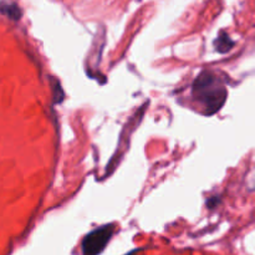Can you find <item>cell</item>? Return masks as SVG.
Segmentation results:
<instances>
[{
	"mask_svg": "<svg viewBox=\"0 0 255 255\" xmlns=\"http://www.w3.org/2000/svg\"><path fill=\"white\" fill-rule=\"evenodd\" d=\"M233 45H234V42L232 41L231 37H229L226 32H222V34L219 35L218 39L216 40V46H217V50H218L219 52L229 51Z\"/></svg>",
	"mask_w": 255,
	"mask_h": 255,
	"instance_id": "3",
	"label": "cell"
},
{
	"mask_svg": "<svg viewBox=\"0 0 255 255\" xmlns=\"http://www.w3.org/2000/svg\"><path fill=\"white\" fill-rule=\"evenodd\" d=\"M115 233L114 224L104 226L87 234L81 244L82 255H99L106 248L107 243Z\"/></svg>",
	"mask_w": 255,
	"mask_h": 255,
	"instance_id": "2",
	"label": "cell"
},
{
	"mask_svg": "<svg viewBox=\"0 0 255 255\" xmlns=\"http://www.w3.org/2000/svg\"><path fill=\"white\" fill-rule=\"evenodd\" d=\"M227 95L228 92L222 79L209 70L201 72L192 86V96L206 115L218 112L226 102Z\"/></svg>",
	"mask_w": 255,
	"mask_h": 255,
	"instance_id": "1",
	"label": "cell"
}]
</instances>
